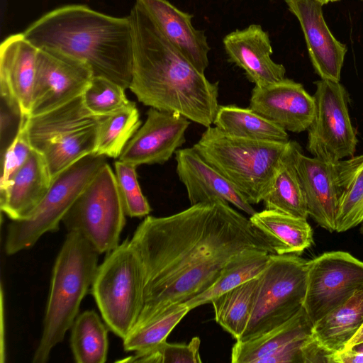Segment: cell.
<instances>
[{
    "label": "cell",
    "instance_id": "6da1fadb",
    "mask_svg": "<svg viewBox=\"0 0 363 363\" xmlns=\"http://www.w3.org/2000/svg\"><path fill=\"white\" fill-rule=\"evenodd\" d=\"M130 240L145 272L144 304L137 321L206 291L229 259L245 249L276 254L250 218L221 200L168 216H147Z\"/></svg>",
    "mask_w": 363,
    "mask_h": 363
},
{
    "label": "cell",
    "instance_id": "7a4b0ae2",
    "mask_svg": "<svg viewBox=\"0 0 363 363\" xmlns=\"http://www.w3.org/2000/svg\"><path fill=\"white\" fill-rule=\"evenodd\" d=\"M128 16L133 47L130 91L145 106L211 126L220 106L218 82L199 72L137 3Z\"/></svg>",
    "mask_w": 363,
    "mask_h": 363
},
{
    "label": "cell",
    "instance_id": "3957f363",
    "mask_svg": "<svg viewBox=\"0 0 363 363\" xmlns=\"http://www.w3.org/2000/svg\"><path fill=\"white\" fill-rule=\"evenodd\" d=\"M23 33L36 48L69 54L85 62L94 77L129 88L133 59L129 16H113L86 5L70 4L46 13Z\"/></svg>",
    "mask_w": 363,
    "mask_h": 363
},
{
    "label": "cell",
    "instance_id": "277c9868",
    "mask_svg": "<svg viewBox=\"0 0 363 363\" xmlns=\"http://www.w3.org/2000/svg\"><path fill=\"white\" fill-rule=\"evenodd\" d=\"M99 255L80 233L68 232L53 266L42 336L33 363L47 362L52 350L71 329L92 285Z\"/></svg>",
    "mask_w": 363,
    "mask_h": 363
},
{
    "label": "cell",
    "instance_id": "5b68a950",
    "mask_svg": "<svg viewBox=\"0 0 363 363\" xmlns=\"http://www.w3.org/2000/svg\"><path fill=\"white\" fill-rule=\"evenodd\" d=\"M289 142L244 138L210 126L192 147L250 204H257L272 186Z\"/></svg>",
    "mask_w": 363,
    "mask_h": 363
},
{
    "label": "cell",
    "instance_id": "8992f818",
    "mask_svg": "<svg viewBox=\"0 0 363 363\" xmlns=\"http://www.w3.org/2000/svg\"><path fill=\"white\" fill-rule=\"evenodd\" d=\"M103 118L87 108L81 95L52 111L25 119L31 147L43 156L52 179L94 152Z\"/></svg>",
    "mask_w": 363,
    "mask_h": 363
},
{
    "label": "cell",
    "instance_id": "52a82bcc",
    "mask_svg": "<svg viewBox=\"0 0 363 363\" xmlns=\"http://www.w3.org/2000/svg\"><path fill=\"white\" fill-rule=\"evenodd\" d=\"M145 272L130 239L106 253L91 291L104 323L123 339L135 324L144 304Z\"/></svg>",
    "mask_w": 363,
    "mask_h": 363
},
{
    "label": "cell",
    "instance_id": "ba28073f",
    "mask_svg": "<svg viewBox=\"0 0 363 363\" xmlns=\"http://www.w3.org/2000/svg\"><path fill=\"white\" fill-rule=\"evenodd\" d=\"M106 163V156L93 152L58 174L31 214L9 223L5 252L16 254L33 247L45 233L57 231L65 214Z\"/></svg>",
    "mask_w": 363,
    "mask_h": 363
},
{
    "label": "cell",
    "instance_id": "9c48e42d",
    "mask_svg": "<svg viewBox=\"0 0 363 363\" xmlns=\"http://www.w3.org/2000/svg\"><path fill=\"white\" fill-rule=\"evenodd\" d=\"M308 260L271 254L259 283L248 324L238 340L256 337L285 323L303 306Z\"/></svg>",
    "mask_w": 363,
    "mask_h": 363
},
{
    "label": "cell",
    "instance_id": "30bf717a",
    "mask_svg": "<svg viewBox=\"0 0 363 363\" xmlns=\"http://www.w3.org/2000/svg\"><path fill=\"white\" fill-rule=\"evenodd\" d=\"M125 216L115 173L106 163L77 199L62 222L68 232L80 233L101 255L120 244Z\"/></svg>",
    "mask_w": 363,
    "mask_h": 363
},
{
    "label": "cell",
    "instance_id": "8fae6325",
    "mask_svg": "<svg viewBox=\"0 0 363 363\" xmlns=\"http://www.w3.org/2000/svg\"><path fill=\"white\" fill-rule=\"evenodd\" d=\"M314 84L315 116L308 128L307 150L325 162L352 157L358 140L350 118L346 89L340 82L329 79Z\"/></svg>",
    "mask_w": 363,
    "mask_h": 363
},
{
    "label": "cell",
    "instance_id": "7c38bea8",
    "mask_svg": "<svg viewBox=\"0 0 363 363\" xmlns=\"http://www.w3.org/2000/svg\"><path fill=\"white\" fill-rule=\"evenodd\" d=\"M363 289V262L348 252H325L308 261L303 308L313 325Z\"/></svg>",
    "mask_w": 363,
    "mask_h": 363
},
{
    "label": "cell",
    "instance_id": "4fadbf2b",
    "mask_svg": "<svg viewBox=\"0 0 363 363\" xmlns=\"http://www.w3.org/2000/svg\"><path fill=\"white\" fill-rule=\"evenodd\" d=\"M93 77L85 62L57 49L38 48L29 116L52 111L80 96Z\"/></svg>",
    "mask_w": 363,
    "mask_h": 363
},
{
    "label": "cell",
    "instance_id": "5bb4252c",
    "mask_svg": "<svg viewBox=\"0 0 363 363\" xmlns=\"http://www.w3.org/2000/svg\"><path fill=\"white\" fill-rule=\"evenodd\" d=\"M352 164L353 157L331 162L307 157L301 150L296 155V167L308 216L330 232L335 231L340 201Z\"/></svg>",
    "mask_w": 363,
    "mask_h": 363
},
{
    "label": "cell",
    "instance_id": "9a60e30c",
    "mask_svg": "<svg viewBox=\"0 0 363 363\" xmlns=\"http://www.w3.org/2000/svg\"><path fill=\"white\" fill-rule=\"evenodd\" d=\"M313 323L303 307L281 325L250 340H236L233 363H304L303 350Z\"/></svg>",
    "mask_w": 363,
    "mask_h": 363
},
{
    "label": "cell",
    "instance_id": "2e32d148",
    "mask_svg": "<svg viewBox=\"0 0 363 363\" xmlns=\"http://www.w3.org/2000/svg\"><path fill=\"white\" fill-rule=\"evenodd\" d=\"M190 121L178 113L150 107L144 124L126 144L118 160L136 167L164 164L186 142Z\"/></svg>",
    "mask_w": 363,
    "mask_h": 363
},
{
    "label": "cell",
    "instance_id": "e0dca14e",
    "mask_svg": "<svg viewBox=\"0 0 363 363\" xmlns=\"http://www.w3.org/2000/svg\"><path fill=\"white\" fill-rule=\"evenodd\" d=\"M286 131L308 130L315 116V100L301 83L284 79L265 86H255L250 106Z\"/></svg>",
    "mask_w": 363,
    "mask_h": 363
},
{
    "label": "cell",
    "instance_id": "ac0fdd59",
    "mask_svg": "<svg viewBox=\"0 0 363 363\" xmlns=\"http://www.w3.org/2000/svg\"><path fill=\"white\" fill-rule=\"evenodd\" d=\"M38 50L23 33L8 36L0 46L1 102L21 118L30 116Z\"/></svg>",
    "mask_w": 363,
    "mask_h": 363
},
{
    "label": "cell",
    "instance_id": "d6986e66",
    "mask_svg": "<svg viewBox=\"0 0 363 363\" xmlns=\"http://www.w3.org/2000/svg\"><path fill=\"white\" fill-rule=\"evenodd\" d=\"M175 160L177 174L186 190L191 206L221 200L250 216L256 213L239 191L193 147L177 150Z\"/></svg>",
    "mask_w": 363,
    "mask_h": 363
},
{
    "label": "cell",
    "instance_id": "ffe728a7",
    "mask_svg": "<svg viewBox=\"0 0 363 363\" xmlns=\"http://www.w3.org/2000/svg\"><path fill=\"white\" fill-rule=\"evenodd\" d=\"M285 2L300 23L315 72L322 79L340 82L347 49L328 27L323 15V5L317 0H285Z\"/></svg>",
    "mask_w": 363,
    "mask_h": 363
},
{
    "label": "cell",
    "instance_id": "44dd1931",
    "mask_svg": "<svg viewBox=\"0 0 363 363\" xmlns=\"http://www.w3.org/2000/svg\"><path fill=\"white\" fill-rule=\"evenodd\" d=\"M223 43L228 61L243 69L255 86H265L285 78L286 69L271 58L270 38L260 25L235 30L227 34Z\"/></svg>",
    "mask_w": 363,
    "mask_h": 363
},
{
    "label": "cell",
    "instance_id": "7402d4cb",
    "mask_svg": "<svg viewBox=\"0 0 363 363\" xmlns=\"http://www.w3.org/2000/svg\"><path fill=\"white\" fill-rule=\"evenodd\" d=\"M166 38L201 72L208 66L211 50L204 30L192 25L193 15L167 0H136Z\"/></svg>",
    "mask_w": 363,
    "mask_h": 363
},
{
    "label": "cell",
    "instance_id": "603a6c76",
    "mask_svg": "<svg viewBox=\"0 0 363 363\" xmlns=\"http://www.w3.org/2000/svg\"><path fill=\"white\" fill-rule=\"evenodd\" d=\"M52 181L43 156L33 149L7 187L0 191L1 211L11 220L26 218L43 200Z\"/></svg>",
    "mask_w": 363,
    "mask_h": 363
},
{
    "label": "cell",
    "instance_id": "cb8c5ba5",
    "mask_svg": "<svg viewBox=\"0 0 363 363\" xmlns=\"http://www.w3.org/2000/svg\"><path fill=\"white\" fill-rule=\"evenodd\" d=\"M250 220L269 240L276 254H300L313 242V229L307 219L265 208L256 211Z\"/></svg>",
    "mask_w": 363,
    "mask_h": 363
},
{
    "label": "cell",
    "instance_id": "d4e9b609",
    "mask_svg": "<svg viewBox=\"0 0 363 363\" xmlns=\"http://www.w3.org/2000/svg\"><path fill=\"white\" fill-rule=\"evenodd\" d=\"M362 324L363 289L317 321L312 338L332 358L344 349Z\"/></svg>",
    "mask_w": 363,
    "mask_h": 363
},
{
    "label": "cell",
    "instance_id": "484cf974",
    "mask_svg": "<svg viewBox=\"0 0 363 363\" xmlns=\"http://www.w3.org/2000/svg\"><path fill=\"white\" fill-rule=\"evenodd\" d=\"M300 150L297 142L290 140L272 186L262 201L266 209L307 219V206L296 167V155Z\"/></svg>",
    "mask_w": 363,
    "mask_h": 363
},
{
    "label": "cell",
    "instance_id": "4316f807",
    "mask_svg": "<svg viewBox=\"0 0 363 363\" xmlns=\"http://www.w3.org/2000/svg\"><path fill=\"white\" fill-rule=\"evenodd\" d=\"M270 253L258 249H245L233 255L224 266L214 284L184 303L191 310L209 303L222 294L258 277L265 268Z\"/></svg>",
    "mask_w": 363,
    "mask_h": 363
},
{
    "label": "cell",
    "instance_id": "83f0119b",
    "mask_svg": "<svg viewBox=\"0 0 363 363\" xmlns=\"http://www.w3.org/2000/svg\"><path fill=\"white\" fill-rule=\"evenodd\" d=\"M213 124L223 132L233 136L275 142L289 140L287 131L250 108L219 106Z\"/></svg>",
    "mask_w": 363,
    "mask_h": 363
},
{
    "label": "cell",
    "instance_id": "f1b7e54d",
    "mask_svg": "<svg viewBox=\"0 0 363 363\" xmlns=\"http://www.w3.org/2000/svg\"><path fill=\"white\" fill-rule=\"evenodd\" d=\"M259 283V275L216 297L211 302L215 320L236 340L250 320Z\"/></svg>",
    "mask_w": 363,
    "mask_h": 363
},
{
    "label": "cell",
    "instance_id": "f546056e",
    "mask_svg": "<svg viewBox=\"0 0 363 363\" xmlns=\"http://www.w3.org/2000/svg\"><path fill=\"white\" fill-rule=\"evenodd\" d=\"M108 328L94 311L77 315L71 327L70 347L77 363L106 362Z\"/></svg>",
    "mask_w": 363,
    "mask_h": 363
},
{
    "label": "cell",
    "instance_id": "4dcf8cb0",
    "mask_svg": "<svg viewBox=\"0 0 363 363\" xmlns=\"http://www.w3.org/2000/svg\"><path fill=\"white\" fill-rule=\"evenodd\" d=\"M191 309L184 303L169 308L150 318L138 320L123 339L126 352H143L157 347Z\"/></svg>",
    "mask_w": 363,
    "mask_h": 363
},
{
    "label": "cell",
    "instance_id": "1f68e13d",
    "mask_svg": "<svg viewBox=\"0 0 363 363\" xmlns=\"http://www.w3.org/2000/svg\"><path fill=\"white\" fill-rule=\"evenodd\" d=\"M140 114L134 101L118 111L104 116L98 131L94 153L118 158L140 127Z\"/></svg>",
    "mask_w": 363,
    "mask_h": 363
},
{
    "label": "cell",
    "instance_id": "d6a6232c",
    "mask_svg": "<svg viewBox=\"0 0 363 363\" xmlns=\"http://www.w3.org/2000/svg\"><path fill=\"white\" fill-rule=\"evenodd\" d=\"M363 222V155L353 157L349 179L340 201L335 232L342 233Z\"/></svg>",
    "mask_w": 363,
    "mask_h": 363
},
{
    "label": "cell",
    "instance_id": "836d02e7",
    "mask_svg": "<svg viewBox=\"0 0 363 363\" xmlns=\"http://www.w3.org/2000/svg\"><path fill=\"white\" fill-rule=\"evenodd\" d=\"M125 89L120 84L101 77H94L82 94L87 108L94 114L105 116L112 114L130 101Z\"/></svg>",
    "mask_w": 363,
    "mask_h": 363
},
{
    "label": "cell",
    "instance_id": "e575fe53",
    "mask_svg": "<svg viewBox=\"0 0 363 363\" xmlns=\"http://www.w3.org/2000/svg\"><path fill=\"white\" fill-rule=\"evenodd\" d=\"M136 167L121 160L114 164L115 175L126 216L142 218L148 216L151 208L140 189Z\"/></svg>",
    "mask_w": 363,
    "mask_h": 363
},
{
    "label": "cell",
    "instance_id": "d590c367",
    "mask_svg": "<svg viewBox=\"0 0 363 363\" xmlns=\"http://www.w3.org/2000/svg\"><path fill=\"white\" fill-rule=\"evenodd\" d=\"M201 340L194 337L188 344H172L167 341L157 347L143 352H135L120 362L143 363H201L199 347Z\"/></svg>",
    "mask_w": 363,
    "mask_h": 363
},
{
    "label": "cell",
    "instance_id": "8d00e7d4",
    "mask_svg": "<svg viewBox=\"0 0 363 363\" xmlns=\"http://www.w3.org/2000/svg\"><path fill=\"white\" fill-rule=\"evenodd\" d=\"M26 118L21 119L16 134L2 155L0 191L7 187L14 175L26 162L33 150L24 125Z\"/></svg>",
    "mask_w": 363,
    "mask_h": 363
},
{
    "label": "cell",
    "instance_id": "74e56055",
    "mask_svg": "<svg viewBox=\"0 0 363 363\" xmlns=\"http://www.w3.org/2000/svg\"><path fill=\"white\" fill-rule=\"evenodd\" d=\"M331 363H363V342L333 354Z\"/></svg>",
    "mask_w": 363,
    "mask_h": 363
},
{
    "label": "cell",
    "instance_id": "f35d334b",
    "mask_svg": "<svg viewBox=\"0 0 363 363\" xmlns=\"http://www.w3.org/2000/svg\"><path fill=\"white\" fill-rule=\"evenodd\" d=\"M363 342V324L354 335V336L347 342L343 350H347L352 346Z\"/></svg>",
    "mask_w": 363,
    "mask_h": 363
},
{
    "label": "cell",
    "instance_id": "ab89813d",
    "mask_svg": "<svg viewBox=\"0 0 363 363\" xmlns=\"http://www.w3.org/2000/svg\"><path fill=\"white\" fill-rule=\"evenodd\" d=\"M319 2H320L323 5L328 4V2H330L331 0H317Z\"/></svg>",
    "mask_w": 363,
    "mask_h": 363
},
{
    "label": "cell",
    "instance_id": "60d3db41",
    "mask_svg": "<svg viewBox=\"0 0 363 363\" xmlns=\"http://www.w3.org/2000/svg\"><path fill=\"white\" fill-rule=\"evenodd\" d=\"M359 231H360L361 234L363 235V222H362V225L360 227Z\"/></svg>",
    "mask_w": 363,
    "mask_h": 363
},
{
    "label": "cell",
    "instance_id": "b9f144b4",
    "mask_svg": "<svg viewBox=\"0 0 363 363\" xmlns=\"http://www.w3.org/2000/svg\"><path fill=\"white\" fill-rule=\"evenodd\" d=\"M339 1V0H331V1Z\"/></svg>",
    "mask_w": 363,
    "mask_h": 363
}]
</instances>
